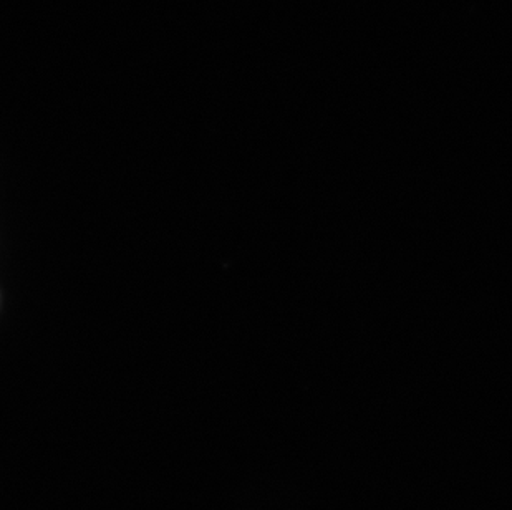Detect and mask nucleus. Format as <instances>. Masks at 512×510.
<instances>
[]
</instances>
